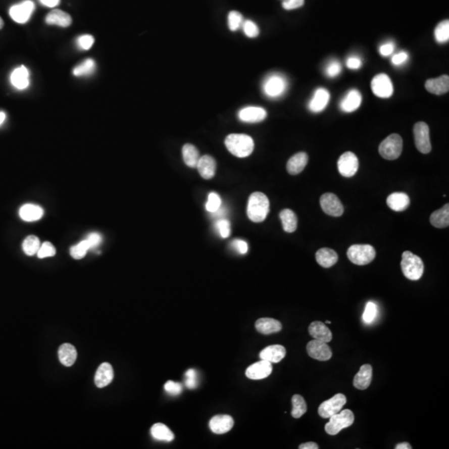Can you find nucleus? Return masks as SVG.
<instances>
[{"label":"nucleus","instance_id":"f03ea898","mask_svg":"<svg viewBox=\"0 0 449 449\" xmlns=\"http://www.w3.org/2000/svg\"><path fill=\"white\" fill-rule=\"evenodd\" d=\"M225 144L229 152L237 158H247L254 150V141L248 135H229L226 136Z\"/></svg>","mask_w":449,"mask_h":449},{"label":"nucleus","instance_id":"6ab92c4d","mask_svg":"<svg viewBox=\"0 0 449 449\" xmlns=\"http://www.w3.org/2000/svg\"><path fill=\"white\" fill-rule=\"evenodd\" d=\"M362 103V95L358 90L351 89L341 100L339 107L344 113H353L360 108Z\"/></svg>","mask_w":449,"mask_h":449},{"label":"nucleus","instance_id":"5fc2aeb1","mask_svg":"<svg viewBox=\"0 0 449 449\" xmlns=\"http://www.w3.org/2000/svg\"><path fill=\"white\" fill-rule=\"evenodd\" d=\"M408 60H409V54L405 51H401L393 55L391 61L394 66L400 67L406 64Z\"/></svg>","mask_w":449,"mask_h":449},{"label":"nucleus","instance_id":"052dcab7","mask_svg":"<svg viewBox=\"0 0 449 449\" xmlns=\"http://www.w3.org/2000/svg\"><path fill=\"white\" fill-rule=\"evenodd\" d=\"M232 246L240 254L245 255L248 252V245L247 243L242 240H235L232 242Z\"/></svg>","mask_w":449,"mask_h":449},{"label":"nucleus","instance_id":"c756f323","mask_svg":"<svg viewBox=\"0 0 449 449\" xmlns=\"http://www.w3.org/2000/svg\"><path fill=\"white\" fill-rule=\"evenodd\" d=\"M308 163V155L306 153H299L289 158L287 163V171L290 175L301 173Z\"/></svg>","mask_w":449,"mask_h":449},{"label":"nucleus","instance_id":"c03bdc74","mask_svg":"<svg viewBox=\"0 0 449 449\" xmlns=\"http://www.w3.org/2000/svg\"><path fill=\"white\" fill-rule=\"evenodd\" d=\"M377 314H378V308H377L376 305L374 302L369 301V302H368L366 306H365V312H364V315H363L364 322L365 324H368V325H370L375 320Z\"/></svg>","mask_w":449,"mask_h":449},{"label":"nucleus","instance_id":"aec40b11","mask_svg":"<svg viewBox=\"0 0 449 449\" xmlns=\"http://www.w3.org/2000/svg\"><path fill=\"white\" fill-rule=\"evenodd\" d=\"M286 350L285 347L280 344H274V345L267 346L260 353V358L261 360H266L268 362L279 363L285 357Z\"/></svg>","mask_w":449,"mask_h":449},{"label":"nucleus","instance_id":"72a5a7b5","mask_svg":"<svg viewBox=\"0 0 449 449\" xmlns=\"http://www.w3.org/2000/svg\"><path fill=\"white\" fill-rule=\"evenodd\" d=\"M151 435L158 441L170 442L174 440V433L163 423H155L151 428Z\"/></svg>","mask_w":449,"mask_h":449},{"label":"nucleus","instance_id":"393cba45","mask_svg":"<svg viewBox=\"0 0 449 449\" xmlns=\"http://www.w3.org/2000/svg\"><path fill=\"white\" fill-rule=\"evenodd\" d=\"M256 329L261 334H271L280 332L282 325L279 320L272 318H261L256 322Z\"/></svg>","mask_w":449,"mask_h":449},{"label":"nucleus","instance_id":"20e7f679","mask_svg":"<svg viewBox=\"0 0 449 449\" xmlns=\"http://www.w3.org/2000/svg\"><path fill=\"white\" fill-rule=\"evenodd\" d=\"M354 422L355 415L353 412L350 409H344L329 418V421L325 424V432L329 435H336L343 428L351 427Z\"/></svg>","mask_w":449,"mask_h":449},{"label":"nucleus","instance_id":"49530a36","mask_svg":"<svg viewBox=\"0 0 449 449\" xmlns=\"http://www.w3.org/2000/svg\"><path fill=\"white\" fill-rule=\"evenodd\" d=\"M341 71H342V67H341L340 63L335 59H333L331 61L329 62L325 68V75L332 78L338 77L340 74Z\"/></svg>","mask_w":449,"mask_h":449},{"label":"nucleus","instance_id":"9b49d317","mask_svg":"<svg viewBox=\"0 0 449 449\" xmlns=\"http://www.w3.org/2000/svg\"><path fill=\"white\" fill-rule=\"evenodd\" d=\"M34 9L35 5L33 1L25 0L10 8V15L16 23L25 24L30 19Z\"/></svg>","mask_w":449,"mask_h":449},{"label":"nucleus","instance_id":"0e129e2a","mask_svg":"<svg viewBox=\"0 0 449 449\" xmlns=\"http://www.w3.org/2000/svg\"><path fill=\"white\" fill-rule=\"evenodd\" d=\"M411 445L409 442H401L395 447V449H411Z\"/></svg>","mask_w":449,"mask_h":449},{"label":"nucleus","instance_id":"e2e57ef3","mask_svg":"<svg viewBox=\"0 0 449 449\" xmlns=\"http://www.w3.org/2000/svg\"><path fill=\"white\" fill-rule=\"evenodd\" d=\"M300 449H319V446H318L317 443H315L314 442H306V443H303V444H301L299 446Z\"/></svg>","mask_w":449,"mask_h":449},{"label":"nucleus","instance_id":"5701e85b","mask_svg":"<svg viewBox=\"0 0 449 449\" xmlns=\"http://www.w3.org/2000/svg\"><path fill=\"white\" fill-rule=\"evenodd\" d=\"M373 377V369L370 365H364L354 378V386L360 390L369 388Z\"/></svg>","mask_w":449,"mask_h":449},{"label":"nucleus","instance_id":"6e6552de","mask_svg":"<svg viewBox=\"0 0 449 449\" xmlns=\"http://www.w3.org/2000/svg\"><path fill=\"white\" fill-rule=\"evenodd\" d=\"M414 141L418 150L423 154H428L432 150L429 127L423 122H419L414 125Z\"/></svg>","mask_w":449,"mask_h":449},{"label":"nucleus","instance_id":"2f4dec72","mask_svg":"<svg viewBox=\"0 0 449 449\" xmlns=\"http://www.w3.org/2000/svg\"><path fill=\"white\" fill-rule=\"evenodd\" d=\"M316 261L320 266H322L324 268H329L331 266H334L338 261V255L334 250L329 249V248H322L320 249L316 252L315 255Z\"/></svg>","mask_w":449,"mask_h":449},{"label":"nucleus","instance_id":"864d4df0","mask_svg":"<svg viewBox=\"0 0 449 449\" xmlns=\"http://www.w3.org/2000/svg\"><path fill=\"white\" fill-rule=\"evenodd\" d=\"M77 43L81 49L88 50L92 47V45L94 43V38L92 36L88 35V34L80 36L77 40Z\"/></svg>","mask_w":449,"mask_h":449},{"label":"nucleus","instance_id":"58836bf2","mask_svg":"<svg viewBox=\"0 0 449 449\" xmlns=\"http://www.w3.org/2000/svg\"><path fill=\"white\" fill-rule=\"evenodd\" d=\"M95 69H96V63L94 60L92 59H87L74 68L73 72V75L76 77L89 76L94 73Z\"/></svg>","mask_w":449,"mask_h":449},{"label":"nucleus","instance_id":"09e8293b","mask_svg":"<svg viewBox=\"0 0 449 449\" xmlns=\"http://www.w3.org/2000/svg\"><path fill=\"white\" fill-rule=\"evenodd\" d=\"M55 254H56V249L50 242H44L43 244H41L38 252H37V256L39 259L55 257Z\"/></svg>","mask_w":449,"mask_h":449},{"label":"nucleus","instance_id":"4c0bfd02","mask_svg":"<svg viewBox=\"0 0 449 449\" xmlns=\"http://www.w3.org/2000/svg\"><path fill=\"white\" fill-rule=\"evenodd\" d=\"M307 411V405L304 397L300 394L292 397L291 415L294 419H300Z\"/></svg>","mask_w":449,"mask_h":449},{"label":"nucleus","instance_id":"2eb2a0df","mask_svg":"<svg viewBox=\"0 0 449 449\" xmlns=\"http://www.w3.org/2000/svg\"><path fill=\"white\" fill-rule=\"evenodd\" d=\"M273 367L271 363L261 360L259 362L250 365L245 371L247 378L253 380H261L271 375Z\"/></svg>","mask_w":449,"mask_h":449},{"label":"nucleus","instance_id":"f257e3e1","mask_svg":"<svg viewBox=\"0 0 449 449\" xmlns=\"http://www.w3.org/2000/svg\"><path fill=\"white\" fill-rule=\"evenodd\" d=\"M270 212V202L262 192L252 193L248 201L247 216L254 222H262Z\"/></svg>","mask_w":449,"mask_h":449},{"label":"nucleus","instance_id":"9d476101","mask_svg":"<svg viewBox=\"0 0 449 449\" xmlns=\"http://www.w3.org/2000/svg\"><path fill=\"white\" fill-rule=\"evenodd\" d=\"M372 92L380 98H388L393 93V86L390 78L384 73L375 76L371 81Z\"/></svg>","mask_w":449,"mask_h":449},{"label":"nucleus","instance_id":"4d7b16f0","mask_svg":"<svg viewBox=\"0 0 449 449\" xmlns=\"http://www.w3.org/2000/svg\"><path fill=\"white\" fill-rule=\"evenodd\" d=\"M305 0H283L282 7L285 10H293L302 7Z\"/></svg>","mask_w":449,"mask_h":449},{"label":"nucleus","instance_id":"680f3d73","mask_svg":"<svg viewBox=\"0 0 449 449\" xmlns=\"http://www.w3.org/2000/svg\"><path fill=\"white\" fill-rule=\"evenodd\" d=\"M39 1L42 5L48 8L56 7L60 2V0H39Z\"/></svg>","mask_w":449,"mask_h":449},{"label":"nucleus","instance_id":"a19ab883","mask_svg":"<svg viewBox=\"0 0 449 449\" xmlns=\"http://www.w3.org/2000/svg\"><path fill=\"white\" fill-rule=\"evenodd\" d=\"M435 39L438 43H444L449 40V21L448 19L443 20L437 24L434 30Z\"/></svg>","mask_w":449,"mask_h":449},{"label":"nucleus","instance_id":"473e14b6","mask_svg":"<svg viewBox=\"0 0 449 449\" xmlns=\"http://www.w3.org/2000/svg\"><path fill=\"white\" fill-rule=\"evenodd\" d=\"M78 353L75 347L70 343H64L59 347V358L62 365L70 367L75 363Z\"/></svg>","mask_w":449,"mask_h":449},{"label":"nucleus","instance_id":"69168bd1","mask_svg":"<svg viewBox=\"0 0 449 449\" xmlns=\"http://www.w3.org/2000/svg\"><path fill=\"white\" fill-rule=\"evenodd\" d=\"M6 118V114L4 112H0V125H2Z\"/></svg>","mask_w":449,"mask_h":449},{"label":"nucleus","instance_id":"0eeeda50","mask_svg":"<svg viewBox=\"0 0 449 449\" xmlns=\"http://www.w3.org/2000/svg\"><path fill=\"white\" fill-rule=\"evenodd\" d=\"M286 78L280 74H272L266 78L263 83L264 93L269 97L275 98L282 96L287 89Z\"/></svg>","mask_w":449,"mask_h":449},{"label":"nucleus","instance_id":"39448f33","mask_svg":"<svg viewBox=\"0 0 449 449\" xmlns=\"http://www.w3.org/2000/svg\"><path fill=\"white\" fill-rule=\"evenodd\" d=\"M347 256L352 263L365 266L374 261L376 252L370 245H353L348 248Z\"/></svg>","mask_w":449,"mask_h":449},{"label":"nucleus","instance_id":"bb28decb","mask_svg":"<svg viewBox=\"0 0 449 449\" xmlns=\"http://www.w3.org/2000/svg\"><path fill=\"white\" fill-rule=\"evenodd\" d=\"M10 81L15 88L24 90L29 86V72L25 66L19 67L13 71Z\"/></svg>","mask_w":449,"mask_h":449},{"label":"nucleus","instance_id":"1a4fd4ad","mask_svg":"<svg viewBox=\"0 0 449 449\" xmlns=\"http://www.w3.org/2000/svg\"><path fill=\"white\" fill-rule=\"evenodd\" d=\"M347 398L342 393H337L334 397L326 400L320 405L318 413L323 419H329L332 415L341 411L342 408L346 405Z\"/></svg>","mask_w":449,"mask_h":449},{"label":"nucleus","instance_id":"ea45409f","mask_svg":"<svg viewBox=\"0 0 449 449\" xmlns=\"http://www.w3.org/2000/svg\"><path fill=\"white\" fill-rule=\"evenodd\" d=\"M40 240L35 235H29L28 237L25 238V240L23 242V250L24 253L27 256H34L37 254L38 249L40 247Z\"/></svg>","mask_w":449,"mask_h":449},{"label":"nucleus","instance_id":"7ed1b4c3","mask_svg":"<svg viewBox=\"0 0 449 449\" xmlns=\"http://www.w3.org/2000/svg\"><path fill=\"white\" fill-rule=\"evenodd\" d=\"M401 268L405 277L410 280H419L424 271V265L420 257L406 251L402 255Z\"/></svg>","mask_w":449,"mask_h":449},{"label":"nucleus","instance_id":"423d86ee","mask_svg":"<svg viewBox=\"0 0 449 449\" xmlns=\"http://www.w3.org/2000/svg\"><path fill=\"white\" fill-rule=\"evenodd\" d=\"M403 151V139L398 134H391L379 145V153L386 160H396Z\"/></svg>","mask_w":449,"mask_h":449},{"label":"nucleus","instance_id":"338daca9","mask_svg":"<svg viewBox=\"0 0 449 449\" xmlns=\"http://www.w3.org/2000/svg\"><path fill=\"white\" fill-rule=\"evenodd\" d=\"M4 27V21H3V19H1V17H0V29Z\"/></svg>","mask_w":449,"mask_h":449},{"label":"nucleus","instance_id":"bf43d9fd","mask_svg":"<svg viewBox=\"0 0 449 449\" xmlns=\"http://www.w3.org/2000/svg\"><path fill=\"white\" fill-rule=\"evenodd\" d=\"M394 44L393 42H388L382 44L379 48V53L383 57L390 56L394 51Z\"/></svg>","mask_w":449,"mask_h":449},{"label":"nucleus","instance_id":"b1692460","mask_svg":"<svg viewBox=\"0 0 449 449\" xmlns=\"http://www.w3.org/2000/svg\"><path fill=\"white\" fill-rule=\"evenodd\" d=\"M196 167L201 176L204 179L209 180L215 176L217 171V163L211 156L205 155L201 157Z\"/></svg>","mask_w":449,"mask_h":449},{"label":"nucleus","instance_id":"cd10ccee","mask_svg":"<svg viewBox=\"0 0 449 449\" xmlns=\"http://www.w3.org/2000/svg\"><path fill=\"white\" fill-rule=\"evenodd\" d=\"M309 333L314 339L324 341L326 343L330 342L333 338L330 329L324 323L320 321L311 323L309 326Z\"/></svg>","mask_w":449,"mask_h":449},{"label":"nucleus","instance_id":"603ef678","mask_svg":"<svg viewBox=\"0 0 449 449\" xmlns=\"http://www.w3.org/2000/svg\"><path fill=\"white\" fill-rule=\"evenodd\" d=\"M217 228L222 238L229 237L231 235V224L226 219H220L217 221Z\"/></svg>","mask_w":449,"mask_h":449},{"label":"nucleus","instance_id":"e433bc0d","mask_svg":"<svg viewBox=\"0 0 449 449\" xmlns=\"http://www.w3.org/2000/svg\"><path fill=\"white\" fill-rule=\"evenodd\" d=\"M182 157L184 163L189 167L195 168L200 159V153L197 148L191 144H186L182 147Z\"/></svg>","mask_w":449,"mask_h":449},{"label":"nucleus","instance_id":"de8ad7c7","mask_svg":"<svg viewBox=\"0 0 449 449\" xmlns=\"http://www.w3.org/2000/svg\"><path fill=\"white\" fill-rule=\"evenodd\" d=\"M243 32L248 38H257V36L260 34V29L257 24L252 20H245L243 22L242 27Z\"/></svg>","mask_w":449,"mask_h":449},{"label":"nucleus","instance_id":"4be33fe9","mask_svg":"<svg viewBox=\"0 0 449 449\" xmlns=\"http://www.w3.org/2000/svg\"><path fill=\"white\" fill-rule=\"evenodd\" d=\"M425 88L433 94L442 95L447 93L449 89L448 76L442 75L437 78L428 79L426 81Z\"/></svg>","mask_w":449,"mask_h":449},{"label":"nucleus","instance_id":"774afa93","mask_svg":"<svg viewBox=\"0 0 449 449\" xmlns=\"http://www.w3.org/2000/svg\"><path fill=\"white\" fill-rule=\"evenodd\" d=\"M326 324L329 325V324H331V322H330V321H329V320H326Z\"/></svg>","mask_w":449,"mask_h":449},{"label":"nucleus","instance_id":"a878e982","mask_svg":"<svg viewBox=\"0 0 449 449\" xmlns=\"http://www.w3.org/2000/svg\"><path fill=\"white\" fill-rule=\"evenodd\" d=\"M44 212L38 205L25 204L19 209V217L23 221L33 222L42 218Z\"/></svg>","mask_w":449,"mask_h":449},{"label":"nucleus","instance_id":"3c124183","mask_svg":"<svg viewBox=\"0 0 449 449\" xmlns=\"http://www.w3.org/2000/svg\"><path fill=\"white\" fill-rule=\"evenodd\" d=\"M164 389L167 393H169L172 396H177V395L181 394L183 387H182L181 383L169 380L165 383Z\"/></svg>","mask_w":449,"mask_h":449},{"label":"nucleus","instance_id":"ddd939ff","mask_svg":"<svg viewBox=\"0 0 449 449\" xmlns=\"http://www.w3.org/2000/svg\"><path fill=\"white\" fill-rule=\"evenodd\" d=\"M320 206L325 214L339 217L343 213V207L339 198L333 193H325L320 197Z\"/></svg>","mask_w":449,"mask_h":449},{"label":"nucleus","instance_id":"f3484780","mask_svg":"<svg viewBox=\"0 0 449 449\" xmlns=\"http://www.w3.org/2000/svg\"><path fill=\"white\" fill-rule=\"evenodd\" d=\"M234 420L232 417L227 414H221L213 417L209 422V428L212 433L224 434L232 429Z\"/></svg>","mask_w":449,"mask_h":449},{"label":"nucleus","instance_id":"79ce46f5","mask_svg":"<svg viewBox=\"0 0 449 449\" xmlns=\"http://www.w3.org/2000/svg\"><path fill=\"white\" fill-rule=\"evenodd\" d=\"M90 250V245L87 240H82L77 245L71 247L70 255L75 260H80L87 255Z\"/></svg>","mask_w":449,"mask_h":449},{"label":"nucleus","instance_id":"f704fd0d","mask_svg":"<svg viewBox=\"0 0 449 449\" xmlns=\"http://www.w3.org/2000/svg\"><path fill=\"white\" fill-rule=\"evenodd\" d=\"M430 222L437 228H446L449 225V206L445 204L441 209L432 213Z\"/></svg>","mask_w":449,"mask_h":449},{"label":"nucleus","instance_id":"a18cd8bd","mask_svg":"<svg viewBox=\"0 0 449 449\" xmlns=\"http://www.w3.org/2000/svg\"><path fill=\"white\" fill-rule=\"evenodd\" d=\"M221 207V199L216 192H211L208 195V200L206 204L207 212L214 213Z\"/></svg>","mask_w":449,"mask_h":449},{"label":"nucleus","instance_id":"dca6fc26","mask_svg":"<svg viewBox=\"0 0 449 449\" xmlns=\"http://www.w3.org/2000/svg\"><path fill=\"white\" fill-rule=\"evenodd\" d=\"M267 113L261 107H246L238 113V118L243 123H261L266 119Z\"/></svg>","mask_w":449,"mask_h":449},{"label":"nucleus","instance_id":"a211bd4d","mask_svg":"<svg viewBox=\"0 0 449 449\" xmlns=\"http://www.w3.org/2000/svg\"><path fill=\"white\" fill-rule=\"evenodd\" d=\"M329 99L330 94L329 91L325 88L320 87L314 92L313 96L309 103V109L314 113H321L328 106Z\"/></svg>","mask_w":449,"mask_h":449},{"label":"nucleus","instance_id":"c85d7f7f","mask_svg":"<svg viewBox=\"0 0 449 449\" xmlns=\"http://www.w3.org/2000/svg\"><path fill=\"white\" fill-rule=\"evenodd\" d=\"M410 204L409 195L404 192H394L387 198V205L394 212H404Z\"/></svg>","mask_w":449,"mask_h":449},{"label":"nucleus","instance_id":"c9c22d12","mask_svg":"<svg viewBox=\"0 0 449 449\" xmlns=\"http://www.w3.org/2000/svg\"><path fill=\"white\" fill-rule=\"evenodd\" d=\"M280 218L285 232L292 233L295 231L298 225V219L293 211L289 209L283 210L280 213Z\"/></svg>","mask_w":449,"mask_h":449},{"label":"nucleus","instance_id":"f8f14e48","mask_svg":"<svg viewBox=\"0 0 449 449\" xmlns=\"http://www.w3.org/2000/svg\"><path fill=\"white\" fill-rule=\"evenodd\" d=\"M359 169V160L355 153L346 152L338 161V170L343 177H352Z\"/></svg>","mask_w":449,"mask_h":449},{"label":"nucleus","instance_id":"37998d69","mask_svg":"<svg viewBox=\"0 0 449 449\" xmlns=\"http://www.w3.org/2000/svg\"><path fill=\"white\" fill-rule=\"evenodd\" d=\"M243 19L242 14L237 11H231L228 14V27L230 30L235 32L240 29L242 27Z\"/></svg>","mask_w":449,"mask_h":449},{"label":"nucleus","instance_id":"13d9d810","mask_svg":"<svg viewBox=\"0 0 449 449\" xmlns=\"http://www.w3.org/2000/svg\"><path fill=\"white\" fill-rule=\"evenodd\" d=\"M86 240H87V242L89 244L90 249H93V248H96V246H98L102 242V236L100 234L96 232L91 233L88 236H87V239Z\"/></svg>","mask_w":449,"mask_h":449},{"label":"nucleus","instance_id":"6e6d98bb","mask_svg":"<svg viewBox=\"0 0 449 449\" xmlns=\"http://www.w3.org/2000/svg\"><path fill=\"white\" fill-rule=\"evenodd\" d=\"M362 59L360 57L351 56L346 60V66L352 70H357L362 67Z\"/></svg>","mask_w":449,"mask_h":449},{"label":"nucleus","instance_id":"412c9836","mask_svg":"<svg viewBox=\"0 0 449 449\" xmlns=\"http://www.w3.org/2000/svg\"><path fill=\"white\" fill-rule=\"evenodd\" d=\"M114 376L113 369L109 363H103L95 374L94 381L97 388H104L112 383Z\"/></svg>","mask_w":449,"mask_h":449},{"label":"nucleus","instance_id":"7c9ffc66","mask_svg":"<svg viewBox=\"0 0 449 449\" xmlns=\"http://www.w3.org/2000/svg\"><path fill=\"white\" fill-rule=\"evenodd\" d=\"M45 21L49 25H57L66 28L70 26L72 24V18L66 12L60 10H54L47 14Z\"/></svg>","mask_w":449,"mask_h":449},{"label":"nucleus","instance_id":"8fccbe9b","mask_svg":"<svg viewBox=\"0 0 449 449\" xmlns=\"http://www.w3.org/2000/svg\"><path fill=\"white\" fill-rule=\"evenodd\" d=\"M185 385L189 389H194L198 385L197 372L190 369L185 373Z\"/></svg>","mask_w":449,"mask_h":449},{"label":"nucleus","instance_id":"4468645a","mask_svg":"<svg viewBox=\"0 0 449 449\" xmlns=\"http://www.w3.org/2000/svg\"><path fill=\"white\" fill-rule=\"evenodd\" d=\"M306 350L308 355L314 360L327 361L332 357L331 348L326 342L319 339L310 341L306 346Z\"/></svg>","mask_w":449,"mask_h":449}]
</instances>
